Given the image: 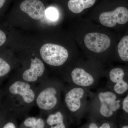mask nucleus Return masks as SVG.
Returning a JSON list of instances; mask_svg holds the SVG:
<instances>
[{"instance_id":"f257e3e1","label":"nucleus","mask_w":128,"mask_h":128,"mask_svg":"<svg viewBox=\"0 0 128 128\" xmlns=\"http://www.w3.org/2000/svg\"><path fill=\"white\" fill-rule=\"evenodd\" d=\"M121 34L104 28L85 17L76 18L73 36L82 55L106 66L112 64Z\"/></svg>"},{"instance_id":"f03ea898","label":"nucleus","mask_w":128,"mask_h":128,"mask_svg":"<svg viewBox=\"0 0 128 128\" xmlns=\"http://www.w3.org/2000/svg\"><path fill=\"white\" fill-rule=\"evenodd\" d=\"M37 86L16 78L8 80L2 94V108L18 118L28 116L35 105Z\"/></svg>"},{"instance_id":"7ed1b4c3","label":"nucleus","mask_w":128,"mask_h":128,"mask_svg":"<svg viewBox=\"0 0 128 128\" xmlns=\"http://www.w3.org/2000/svg\"><path fill=\"white\" fill-rule=\"evenodd\" d=\"M108 66L82 56L60 75V79L66 84L90 90L105 77Z\"/></svg>"},{"instance_id":"20e7f679","label":"nucleus","mask_w":128,"mask_h":128,"mask_svg":"<svg viewBox=\"0 0 128 128\" xmlns=\"http://www.w3.org/2000/svg\"><path fill=\"white\" fill-rule=\"evenodd\" d=\"M85 17L104 28L121 34L128 28V1L104 0Z\"/></svg>"},{"instance_id":"39448f33","label":"nucleus","mask_w":128,"mask_h":128,"mask_svg":"<svg viewBox=\"0 0 128 128\" xmlns=\"http://www.w3.org/2000/svg\"><path fill=\"white\" fill-rule=\"evenodd\" d=\"M64 86L60 78L48 77L38 85L35 105L40 111V116L44 118L62 104Z\"/></svg>"},{"instance_id":"423d86ee","label":"nucleus","mask_w":128,"mask_h":128,"mask_svg":"<svg viewBox=\"0 0 128 128\" xmlns=\"http://www.w3.org/2000/svg\"><path fill=\"white\" fill-rule=\"evenodd\" d=\"M122 98L106 87L99 88L93 92L86 113L93 119L109 121L121 112Z\"/></svg>"},{"instance_id":"0eeeda50","label":"nucleus","mask_w":128,"mask_h":128,"mask_svg":"<svg viewBox=\"0 0 128 128\" xmlns=\"http://www.w3.org/2000/svg\"><path fill=\"white\" fill-rule=\"evenodd\" d=\"M93 92L89 89L66 84L62 94V103L70 120L86 113Z\"/></svg>"},{"instance_id":"6e6552de","label":"nucleus","mask_w":128,"mask_h":128,"mask_svg":"<svg viewBox=\"0 0 128 128\" xmlns=\"http://www.w3.org/2000/svg\"><path fill=\"white\" fill-rule=\"evenodd\" d=\"M40 54L42 60L48 65L55 68L62 69L61 74L83 56L70 53L63 45L52 43L43 45Z\"/></svg>"},{"instance_id":"1a4fd4ad","label":"nucleus","mask_w":128,"mask_h":128,"mask_svg":"<svg viewBox=\"0 0 128 128\" xmlns=\"http://www.w3.org/2000/svg\"><path fill=\"white\" fill-rule=\"evenodd\" d=\"M105 87L123 98L128 93V64H111L106 70Z\"/></svg>"},{"instance_id":"9d476101","label":"nucleus","mask_w":128,"mask_h":128,"mask_svg":"<svg viewBox=\"0 0 128 128\" xmlns=\"http://www.w3.org/2000/svg\"><path fill=\"white\" fill-rule=\"evenodd\" d=\"M27 67L15 76L24 81L34 85L38 84L43 80L48 78L46 69L42 60L35 56L30 58Z\"/></svg>"},{"instance_id":"9b49d317","label":"nucleus","mask_w":128,"mask_h":128,"mask_svg":"<svg viewBox=\"0 0 128 128\" xmlns=\"http://www.w3.org/2000/svg\"><path fill=\"white\" fill-rule=\"evenodd\" d=\"M19 9L31 18L39 20L45 15L46 8L41 0H23L19 4Z\"/></svg>"},{"instance_id":"f8f14e48","label":"nucleus","mask_w":128,"mask_h":128,"mask_svg":"<svg viewBox=\"0 0 128 128\" xmlns=\"http://www.w3.org/2000/svg\"><path fill=\"white\" fill-rule=\"evenodd\" d=\"M47 128H68V116L63 103L44 117Z\"/></svg>"},{"instance_id":"ddd939ff","label":"nucleus","mask_w":128,"mask_h":128,"mask_svg":"<svg viewBox=\"0 0 128 128\" xmlns=\"http://www.w3.org/2000/svg\"><path fill=\"white\" fill-rule=\"evenodd\" d=\"M128 64V28L121 34L112 58V62Z\"/></svg>"},{"instance_id":"4468645a","label":"nucleus","mask_w":128,"mask_h":128,"mask_svg":"<svg viewBox=\"0 0 128 128\" xmlns=\"http://www.w3.org/2000/svg\"><path fill=\"white\" fill-rule=\"evenodd\" d=\"M98 0H67V9L76 18L82 17L86 10L94 6Z\"/></svg>"},{"instance_id":"2eb2a0df","label":"nucleus","mask_w":128,"mask_h":128,"mask_svg":"<svg viewBox=\"0 0 128 128\" xmlns=\"http://www.w3.org/2000/svg\"><path fill=\"white\" fill-rule=\"evenodd\" d=\"M19 128H47V127L45 118L43 117L28 116L21 123Z\"/></svg>"},{"instance_id":"dca6fc26","label":"nucleus","mask_w":128,"mask_h":128,"mask_svg":"<svg viewBox=\"0 0 128 128\" xmlns=\"http://www.w3.org/2000/svg\"><path fill=\"white\" fill-rule=\"evenodd\" d=\"M17 118L16 115L2 108L0 118V128H19L17 122Z\"/></svg>"},{"instance_id":"f3484780","label":"nucleus","mask_w":128,"mask_h":128,"mask_svg":"<svg viewBox=\"0 0 128 128\" xmlns=\"http://www.w3.org/2000/svg\"><path fill=\"white\" fill-rule=\"evenodd\" d=\"M12 66L4 59L0 57V82L8 75L12 70Z\"/></svg>"},{"instance_id":"a211bd4d","label":"nucleus","mask_w":128,"mask_h":128,"mask_svg":"<svg viewBox=\"0 0 128 128\" xmlns=\"http://www.w3.org/2000/svg\"><path fill=\"white\" fill-rule=\"evenodd\" d=\"M45 16L48 19L54 21L58 18L59 14L58 10L55 8L49 7L46 9Z\"/></svg>"},{"instance_id":"6ab92c4d","label":"nucleus","mask_w":128,"mask_h":128,"mask_svg":"<svg viewBox=\"0 0 128 128\" xmlns=\"http://www.w3.org/2000/svg\"><path fill=\"white\" fill-rule=\"evenodd\" d=\"M121 112L124 116H128V93L123 98Z\"/></svg>"},{"instance_id":"aec40b11","label":"nucleus","mask_w":128,"mask_h":128,"mask_svg":"<svg viewBox=\"0 0 128 128\" xmlns=\"http://www.w3.org/2000/svg\"><path fill=\"white\" fill-rule=\"evenodd\" d=\"M6 36L4 32L0 30V46H2L6 41Z\"/></svg>"},{"instance_id":"412c9836","label":"nucleus","mask_w":128,"mask_h":128,"mask_svg":"<svg viewBox=\"0 0 128 128\" xmlns=\"http://www.w3.org/2000/svg\"><path fill=\"white\" fill-rule=\"evenodd\" d=\"M99 128H112L111 122L108 120H104L100 125H99Z\"/></svg>"},{"instance_id":"4be33fe9","label":"nucleus","mask_w":128,"mask_h":128,"mask_svg":"<svg viewBox=\"0 0 128 128\" xmlns=\"http://www.w3.org/2000/svg\"><path fill=\"white\" fill-rule=\"evenodd\" d=\"M87 128H99V126L96 122L92 121L88 124Z\"/></svg>"},{"instance_id":"5701e85b","label":"nucleus","mask_w":128,"mask_h":128,"mask_svg":"<svg viewBox=\"0 0 128 128\" xmlns=\"http://www.w3.org/2000/svg\"><path fill=\"white\" fill-rule=\"evenodd\" d=\"M2 91L0 90V118L2 112Z\"/></svg>"},{"instance_id":"b1692460","label":"nucleus","mask_w":128,"mask_h":128,"mask_svg":"<svg viewBox=\"0 0 128 128\" xmlns=\"http://www.w3.org/2000/svg\"><path fill=\"white\" fill-rule=\"evenodd\" d=\"M8 0H0V10L3 9Z\"/></svg>"},{"instance_id":"393cba45","label":"nucleus","mask_w":128,"mask_h":128,"mask_svg":"<svg viewBox=\"0 0 128 128\" xmlns=\"http://www.w3.org/2000/svg\"><path fill=\"white\" fill-rule=\"evenodd\" d=\"M121 128H128V124L123 125Z\"/></svg>"}]
</instances>
